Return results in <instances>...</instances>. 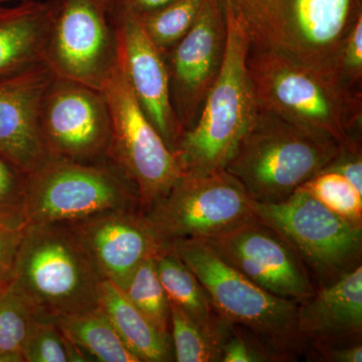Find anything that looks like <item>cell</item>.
I'll list each match as a JSON object with an SVG mask.
<instances>
[{"instance_id": "cell-32", "label": "cell", "mask_w": 362, "mask_h": 362, "mask_svg": "<svg viewBox=\"0 0 362 362\" xmlns=\"http://www.w3.org/2000/svg\"><path fill=\"white\" fill-rule=\"evenodd\" d=\"M346 339L349 338L312 340L307 349L309 350L308 358L315 361L361 362V340L354 343L343 342Z\"/></svg>"}, {"instance_id": "cell-28", "label": "cell", "mask_w": 362, "mask_h": 362, "mask_svg": "<svg viewBox=\"0 0 362 362\" xmlns=\"http://www.w3.org/2000/svg\"><path fill=\"white\" fill-rule=\"evenodd\" d=\"M25 362L90 361L83 350L69 341L56 324L37 320L23 349Z\"/></svg>"}, {"instance_id": "cell-19", "label": "cell", "mask_w": 362, "mask_h": 362, "mask_svg": "<svg viewBox=\"0 0 362 362\" xmlns=\"http://www.w3.org/2000/svg\"><path fill=\"white\" fill-rule=\"evenodd\" d=\"M57 0L0 6V80L44 63Z\"/></svg>"}, {"instance_id": "cell-14", "label": "cell", "mask_w": 362, "mask_h": 362, "mask_svg": "<svg viewBox=\"0 0 362 362\" xmlns=\"http://www.w3.org/2000/svg\"><path fill=\"white\" fill-rule=\"evenodd\" d=\"M206 242L226 263L276 296L300 303L315 293L296 252L258 218Z\"/></svg>"}, {"instance_id": "cell-1", "label": "cell", "mask_w": 362, "mask_h": 362, "mask_svg": "<svg viewBox=\"0 0 362 362\" xmlns=\"http://www.w3.org/2000/svg\"><path fill=\"white\" fill-rule=\"evenodd\" d=\"M225 2L240 21L249 47L284 56L340 86L337 81L340 51L352 26L362 16L357 0Z\"/></svg>"}, {"instance_id": "cell-22", "label": "cell", "mask_w": 362, "mask_h": 362, "mask_svg": "<svg viewBox=\"0 0 362 362\" xmlns=\"http://www.w3.org/2000/svg\"><path fill=\"white\" fill-rule=\"evenodd\" d=\"M64 337L100 362H140L127 349L101 308L49 319Z\"/></svg>"}, {"instance_id": "cell-35", "label": "cell", "mask_w": 362, "mask_h": 362, "mask_svg": "<svg viewBox=\"0 0 362 362\" xmlns=\"http://www.w3.org/2000/svg\"><path fill=\"white\" fill-rule=\"evenodd\" d=\"M137 13H150L161 8L173 0H124Z\"/></svg>"}, {"instance_id": "cell-10", "label": "cell", "mask_w": 362, "mask_h": 362, "mask_svg": "<svg viewBox=\"0 0 362 362\" xmlns=\"http://www.w3.org/2000/svg\"><path fill=\"white\" fill-rule=\"evenodd\" d=\"M144 214L163 245L214 239L257 218L246 189L226 170L183 173Z\"/></svg>"}, {"instance_id": "cell-12", "label": "cell", "mask_w": 362, "mask_h": 362, "mask_svg": "<svg viewBox=\"0 0 362 362\" xmlns=\"http://www.w3.org/2000/svg\"><path fill=\"white\" fill-rule=\"evenodd\" d=\"M40 130L49 157L84 163L109 159L111 119L101 90L54 77L40 105Z\"/></svg>"}, {"instance_id": "cell-2", "label": "cell", "mask_w": 362, "mask_h": 362, "mask_svg": "<svg viewBox=\"0 0 362 362\" xmlns=\"http://www.w3.org/2000/svg\"><path fill=\"white\" fill-rule=\"evenodd\" d=\"M105 279L71 223L25 226L11 284L40 320L99 308Z\"/></svg>"}, {"instance_id": "cell-7", "label": "cell", "mask_w": 362, "mask_h": 362, "mask_svg": "<svg viewBox=\"0 0 362 362\" xmlns=\"http://www.w3.org/2000/svg\"><path fill=\"white\" fill-rule=\"evenodd\" d=\"M131 209H141L137 189L110 159L84 163L49 157L26 177V226Z\"/></svg>"}, {"instance_id": "cell-18", "label": "cell", "mask_w": 362, "mask_h": 362, "mask_svg": "<svg viewBox=\"0 0 362 362\" xmlns=\"http://www.w3.org/2000/svg\"><path fill=\"white\" fill-rule=\"evenodd\" d=\"M298 325L307 341L361 337L362 330V267L321 286L300 302Z\"/></svg>"}, {"instance_id": "cell-30", "label": "cell", "mask_w": 362, "mask_h": 362, "mask_svg": "<svg viewBox=\"0 0 362 362\" xmlns=\"http://www.w3.org/2000/svg\"><path fill=\"white\" fill-rule=\"evenodd\" d=\"M221 361L266 362L284 359L249 331L230 324L221 344Z\"/></svg>"}, {"instance_id": "cell-26", "label": "cell", "mask_w": 362, "mask_h": 362, "mask_svg": "<svg viewBox=\"0 0 362 362\" xmlns=\"http://www.w3.org/2000/svg\"><path fill=\"white\" fill-rule=\"evenodd\" d=\"M37 320L40 317L32 304L13 286L6 285L0 291V351L23 356L26 340Z\"/></svg>"}, {"instance_id": "cell-27", "label": "cell", "mask_w": 362, "mask_h": 362, "mask_svg": "<svg viewBox=\"0 0 362 362\" xmlns=\"http://www.w3.org/2000/svg\"><path fill=\"white\" fill-rule=\"evenodd\" d=\"M301 187L333 213L362 226V194L339 173L324 169Z\"/></svg>"}, {"instance_id": "cell-36", "label": "cell", "mask_w": 362, "mask_h": 362, "mask_svg": "<svg viewBox=\"0 0 362 362\" xmlns=\"http://www.w3.org/2000/svg\"><path fill=\"white\" fill-rule=\"evenodd\" d=\"M0 362H25L21 354H6L0 351Z\"/></svg>"}, {"instance_id": "cell-33", "label": "cell", "mask_w": 362, "mask_h": 362, "mask_svg": "<svg viewBox=\"0 0 362 362\" xmlns=\"http://www.w3.org/2000/svg\"><path fill=\"white\" fill-rule=\"evenodd\" d=\"M325 169L341 175L362 194L361 138L342 144L338 156Z\"/></svg>"}, {"instance_id": "cell-37", "label": "cell", "mask_w": 362, "mask_h": 362, "mask_svg": "<svg viewBox=\"0 0 362 362\" xmlns=\"http://www.w3.org/2000/svg\"><path fill=\"white\" fill-rule=\"evenodd\" d=\"M13 1H28V0H0V6L4 4H7V2H13Z\"/></svg>"}, {"instance_id": "cell-29", "label": "cell", "mask_w": 362, "mask_h": 362, "mask_svg": "<svg viewBox=\"0 0 362 362\" xmlns=\"http://www.w3.org/2000/svg\"><path fill=\"white\" fill-rule=\"evenodd\" d=\"M28 175L0 156V226L23 228Z\"/></svg>"}, {"instance_id": "cell-38", "label": "cell", "mask_w": 362, "mask_h": 362, "mask_svg": "<svg viewBox=\"0 0 362 362\" xmlns=\"http://www.w3.org/2000/svg\"><path fill=\"white\" fill-rule=\"evenodd\" d=\"M4 287H6V286L0 285V291H1V290L4 289Z\"/></svg>"}, {"instance_id": "cell-16", "label": "cell", "mask_w": 362, "mask_h": 362, "mask_svg": "<svg viewBox=\"0 0 362 362\" xmlns=\"http://www.w3.org/2000/svg\"><path fill=\"white\" fill-rule=\"evenodd\" d=\"M71 223L105 280L123 291L143 262L163 246L140 209L105 211Z\"/></svg>"}, {"instance_id": "cell-3", "label": "cell", "mask_w": 362, "mask_h": 362, "mask_svg": "<svg viewBox=\"0 0 362 362\" xmlns=\"http://www.w3.org/2000/svg\"><path fill=\"white\" fill-rule=\"evenodd\" d=\"M246 65L259 110L341 144L361 138L362 97L276 52L249 47Z\"/></svg>"}, {"instance_id": "cell-31", "label": "cell", "mask_w": 362, "mask_h": 362, "mask_svg": "<svg viewBox=\"0 0 362 362\" xmlns=\"http://www.w3.org/2000/svg\"><path fill=\"white\" fill-rule=\"evenodd\" d=\"M337 81L343 89L362 97V16L357 18L342 45Z\"/></svg>"}, {"instance_id": "cell-11", "label": "cell", "mask_w": 362, "mask_h": 362, "mask_svg": "<svg viewBox=\"0 0 362 362\" xmlns=\"http://www.w3.org/2000/svg\"><path fill=\"white\" fill-rule=\"evenodd\" d=\"M115 0H57L44 63L54 77L98 90L118 66Z\"/></svg>"}, {"instance_id": "cell-25", "label": "cell", "mask_w": 362, "mask_h": 362, "mask_svg": "<svg viewBox=\"0 0 362 362\" xmlns=\"http://www.w3.org/2000/svg\"><path fill=\"white\" fill-rule=\"evenodd\" d=\"M154 256L136 270L124 293L150 322L170 335V302L157 274Z\"/></svg>"}, {"instance_id": "cell-15", "label": "cell", "mask_w": 362, "mask_h": 362, "mask_svg": "<svg viewBox=\"0 0 362 362\" xmlns=\"http://www.w3.org/2000/svg\"><path fill=\"white\" fill-rule=\"evenodd\" d=\"M118 63L145 115L175 152L185 134L171 103L165 59L149 39L139 16L124 0L114 2Z\"/></svg>"}, {"instance_id": "cell-4", "label": "cell", "mask_w": 362, "mask_h": 362, "mask_svg": "<svg viewBox=\"0 0 362 362\" xmlns=\"http://www.w3.org/2000/svg\"><path fill=\"white\" fill-rule=\"evenodd\" d=\"M225 6L226 42L220 73L197 122L175 150L183 173L225 170L258 114L246 65L249 40L226 2Z\"/></svg>"}, {"instance_id": "cell-17", "label": "cell", "mask_w": 362, "mask_h": 362, "mask_svg": "<svg viewBox=\"0 0 362 362\" xmlns=\"http://www.w3.org/2000/svg\"><path fill=\"white\" fill-rule=\"evenodd\" d=\"M54 74L45 63L0 80V156L26 175L49 159L40 110Z\"/></svg>"}, {"instance_id": "cell-8", "label": "cell", "mask_w": 362, "mask_h": 362, "mask_svg": "<svg viewBox=\"0 0 362 362\" xmlns=\"http://www.w3.org/2000/svg\"><path fill=\"white\" fill-rule=\"evenodd\" d=\"M255 216L296 252L321 286L361 265L362 226L345 220L303 187L284 201H252Z\"/></svg>"}, {"instance_id": "cell-20", "label": "cell", "mask_w": 362, "mask_h": 362, "mask_svg": "<svg viewBox=\"0 0 362 362\" xmlns=\"http://www.w3.org/2000/svg\"><path fill=\"white\" fill-rule=\"evenodd\" d=\"M100 308L110 319L119 337L140 362L175 361L170 335L156 328L131 303L122 289L108 280L102 283Z\"/></svg>"}, {"instance_id": "cell-24", "label": "cell", "mask_w": 362, "mask_h": 362, "mask_svg": "<svg viewBox=\"0 0 362 362\" xmlns=\"http://www.w3.org/2000/svg\"><path fill=\"white\" fill-rule=\"evenodd\" d=\"M202 4L204 0H173L161 8L138 16L149 39L165 56L194 25Z\"/></svg>"}, {"instance_id": "cell-13", "label": "cell", "mask_w": 362, "mask_h": 362, "mask_svg": "<svg viewBox=\"0 0 362 362\" xmlns=\"http://www.w3.org/2000/svg\"><path fill=\"white\" fill-rule=\"evenodd\" d=\"M226 42L223 0H204L197 21L164 56L171 103L183 130L197 122L220 73Z\"/></svg>"}, {"instance_id": "cell-6", "label": "cell", "mask_w": 362, "mask_h": 362, "mask_svg": "<svg viewBox=\"0 0 362 362\" xmlns=\"http://www.w3.org/2000/svg\"><path fill=\"white\" fill-rule=\"evenodd\" d=\"M199 279L223 320L244 328L283 357L308 349L298 325L299 302L276 296L235 270L206 240L168 243Z\"/></svg>"}, {"instance_id": "cell-34", "label": "cell", "mask_w": 362, "mask_h": 362, "mask_svg": "<svg viewBox=\"0 0 362 362\" xmlns=\"http://www.w3.org/2000/svg\"><path fill=\"white\" fill-rule=\"evenodd\" d=\"M25 228H9L0 226V285L1 286L8 285L13 279L14 267L20 252Z\"/></svg>"}, {"instance_id": "cell-21", "label": "cell", "mask_w": 362, "mask_h": 362, "mask_svg": "<svg viewBox=\"0 0 362 362\" xmlns=\"http://www.w3.org/2000/svg\"><path fill=\"white\" fill-rule=\"evenodd\" d=\"M154 262L170 304L204 329L220 332L225 328L228 322L214 310L204 286L170 247L163 245L154 256Z\"/></svg>"}, {"instance_id": "cell-23", "label": "cell", "mask_w": 362, "mask_h": 362, "mask_svg": "<svg viewBox=\"0 0 362 362\" xmlns=\"http://www.w3.org/2000/svg\"><path fill=\"white\" fill-rule=\"evenodd\" d=\"M170 337L175 361H221V344L230 323L220 332L204 329L199 324L170 304Z\"/></svg>"}, {"instance_id": "cell-9", "label": "cell", "mask_w": 362, "mask_h": 362, "mask_svg": "<svg viewBox=\"0 0 362 362\" xmlns=\"http://www.w3.org/2000/svg\"><path fill=\"white\" fill-rule=\"evenodd\" d=\"M101 92L111 119L108 158L134 185L146 211L182 176L180 160L138 104L119 63Z\"/></svg>"}, {"instance_id": "cell-5", "label": "cell", "mask_w": 362, "mask_h": 362, "mask_svg": "<svg viewBox=\"0 0 362 362\" xmlns=\"http://www.w3.org/2000/svg\"><path fill=\"white\" fill-rule=\"evenodd\" d=\"M341 146L259 109L225 170L240 181L252 201L278 202L327 168Z\"/></svg>"}]
</instances>
